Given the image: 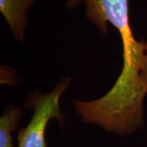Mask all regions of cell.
<instances>
[{"instance_id": "cell-1", "label": "cell", "mask_w": 147, "mask_h": 147, "mask_svg": "<svg viewBox=\"0 0 147 147\" xmlns=\"http://www.w3.org/2000/svg\"><path fill=\"white\" fill-rule=\"evenodd\" d=\"M71 84L69 77L60 80L51 92H35L27 100V107L33 109V115L26 126L17 132L16 147H47L46 129L49 122L57 119L62 127L65 116L61 110L60 100Z\"/></svg>"}, {"instance_id": "cell-2", "label": "cell", "mask_w": 147, "mask_h": 147, "mask_svg": "<svg viewBox=\"0 0 147 147\" xmlns=\"http://www.w3.org/2000/svg\"><path fill=\"white\" fill-rule=\"evenodd\" d=\"M86 16L102 34L108 33V24L119 33L124 55L137 53L142 41L135 38L130 25L128 0H84Z\"/></svg>"}, {"instance_id": "cell-3", "label": "cell", "mask_w": 147, "mask_h": 147, "mask_svg": "<svg viewBox=\"0 0 147 147\" xmlns=\"http://www.w3.org/2000/svg\"><path fill=\"white\" fill-rule=\"evenodd\" d=\"M35 0H0V12L18 42H25L27 13Z\"/></svg>"}, {"instance_id": "cell-4", "label": "cell", "mask_w": 147, "mask_h": 147, "mask_svg": "<svg viewBox=\"0 0 147 147\" xmlns=\"http://www.w3.org/2000/svg\"><path fill=\"white\" fill-rule=\"evenodd\" d=\"M23 115L17 105H7L0 117V147H14L13 133Z\"/></svg>"}, {"instance_id": "cell-5", "label": "cell", "mask_w": 147, "mask_h": 147, "mask_svg": "<svg viewBox=\"0 0 147 147\" xmlns=\"http://www.w3.org/2000/svg\"><path fill=\"white\" fill-rule=\"evenodd\" d=\"M17 79H19L16 77V72L12 71L11 68L7 66L1 68V84L16 85L17 84Z\"/></svg>"}, {"instance_id": "cell-6", "label": "cell", "mask_w": 147, "mask_h": 147, "mask_svg": "<svg viewBox=\"0 0 147 147\" xmlns=\"http://www.w3.org/2000/svg\"><path fill=\"white\" fill-rule=\"evenodd\" d=\"M143 42H144V57H143V64H142L141 77H142V83L144 84L145 89L147 92V37L145 39H143Z\"/></svg>"}, {"instance_id": "cell-7", "label": "cell", "mask_w": 147, "mask_h": 147, "mask_svg": "<svg viewBox=\"0 0 147 147\" xmlns=\"http://www.w3.org/2000/svg\"><path fill=\"white\" fill-rule=\"evenodd\" d=\"M82 2H84V0H67L66 6L69 8H74V7H77Z\"/></svg>"}]
</instances>
